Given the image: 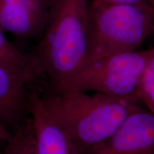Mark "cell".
Listing matches in <instances>:
<instances>
[{
  "label": "cell",
  "instance_id": "cell-1",
  "mask_svg": "<svg viewBox=\"0 0 154 154\" xmlns=\"http://www.w3.org/2000/svg\"><path fill=\"white\" fill-rule=\"evenodd\" d=\"M42 101L68 134L79 154H88L104 143L140 107L131 100L78 91L59 93Z\"/></svg>",
  "mask_w": 154,
  "mask_h": 154
},
{
  "label": "cell",
  "instance_id": "cell-2",
  "mask_svg": "<svg viewBox=\"0 0 154 154\" xmlns=\"http://www.w3.org/2000/svg\"><path fill=\"white\" fill-rule=\"evenodd\" d=\"M88 0H51L49 22L34 54L55 87L86 62L89 43Z\"/></svg>",
  "mask_w": 154,
  "mask_h": 154
},
{
  "label": "cell",
  "instance_id": "cell-3",
  "mask_svg": "<svg viewBox=\"0 0 154 154\" xmlns=\"http://www.w3.org/2000/svg\"><path fill=\"white\" fill-rule=\"evenodd\" d=\"M89 43L84 66L115 54L134 51L154 34V17L149 3L88 5Z\"/></svg>",
  "mask_w": 154,
  "mask_h": 154
},
{
  "label": "cell",
  "instance_id": "cell-4",
  "mask_svg": "<svg viewBox=\"0 0 154 154\" xmlns=\"http://www.w3.org/2000/svg\"><path fill=\"white\" fill-rule=\"evenodd\" d=\"M153 51V47L103 57L83 66L56 88L59 93L94 92L139 103L140 82Z\"/></svg>",
  "mask_w": 154,
  "mask_h": 154
},
{
  "label": "cell",
  "instance_id": "cell-5",
  "mask_svg": "<svg viewBox=\"0 0 154 154\" xmlns=\"http://www.w3.org/2000/svg\"><path fill=\"white\" fill-rule=\"evenodd\" d=\"M88 154H154V114L141 106Z\"/></svg>",
  "mask_w": 154,
  "mask_h": 154
},
{
  "label": "cell",
  "instance_id": "cell-6",
  "mask_svg": "<svg viewBox=\"0 0 154 154\" xmlns=\"http://www.w3.org/2000/svg\"><path fill=\"white\" fill-rule=\"evenodd\" d=\"M51 6V0H0V29L21 38H41Z\"/></svg>",
  "mask_w": 154,
  "mask_h": 154
},
{
  "label": "cell",
  "instance_id": "cell-7",
  "mask_svg": "<svg viewBox=\"0 0 154 154\" xmlns=\"http://www.w3.org/2000/svg\"><path fill=\"white\" fill-rule=\"evenodd\" d=\"M30 116L36 154H79L68 134L50 114L42 98L36 93L30 94Z\"/></svg>",
  "mask_w": 154,
  "mask_h": 154
},
{
  "label": "cell",
  "instance_id": "cell-8",
  "mask_svg": "<svg viewBox=\"0 0 154 154\" xmlns=\"http://www.w3.org/2000/svg\"><path fill=\"white\" fill-rule=\"evenodd\" d=\"M29 84L0 66V121L14 132L30 114ZM13 132V133H14Z\"/></svg>",
  "mask_w": 154,
  "mask_h": 154
},
{
  "label": "cell",
  "instance_id": "cell-9",
  "mask_svg": "<svg viewBox=\"0 0 154 154\" xmlns=\"http://www.w3.org/2000/svg\"><path fill=\"white\" fill-rule=\"evenodd\" d=\"M0 66L30 84L42 73L35 57L22 53L7 39L0 29Z\"/></svg>",
  "mask_w": 154,
  "mask_h": 154
},
{
  "label": "cell",
  "instance_id": "cell-10",
  "mask_svg": "<svg viewBox=\"0 0 154 154\" xmlns=\"http://www.w3.org/2000/svg\"><path fill=\"white\" fill-rule=\"evenodd\" d=\"M0 154H36L33 124L29 116L13 133L12 137Z\"/></svg>",
  "mask_w": 154,
  "mask_h": 154
},
{
  "label": "cell",
  "instance_id": "cell-11",
  "mask_svg": "<svg viewBox=\"0 0 154 154\" xmlns=\"http://www.w3.org/2000/svg\"><path fill=\"white\" fill-rule=\"evenodd\" d=\"M139 101L154 114V47L153 51L144 69L138 91Z\"/></svg>",
  "mask_w": 154,
  "mask_h": 154
},
{
  "label": "cell",
  "instance_id": "cell-12",
  "mask_svg": "<svg viewBox=\"0 0 154 154\" xmlns=\"http://www.w3.org/2000/svg\"><path fill=\"white\" fill-rule=\"evenodd\" d=\"M12 135L13 133H11L0 121V140L4 143H7L12 137Z\"/></svg>",
  "mask_w": 154,
  "mask_h": 154
},
{
  "label": "cell",
  "instance_id": "cell-13",
  "mask_svg": "<svg viewBox=\"0 0 154 154\" xmlns=\"http://www.w3.org/2000/svg\"><path fill=\"white\" fill-rule=\"evenodd\" d=\"M106 3L125 4V5H137V4L149 3V0H98Z\"/></svg>",
  "mask_w": 154,
  "mask_h": 154
},
{
  "label": "cell",
  "instance_id": "cell-14",
  "mask_svg": "<svg viewBox=\"0 0 154 154\" xmlns=\"http://www.w3.org/2000/svg\"><path fill=\"white\" fill-rule=\"evenodd\" d=\"M149 5H151L152 10H153V17H154V0H149Z\"/></svg>",
  "mask_w": 154,
  "mask_h": 154
},
{
  "label": "cell",
  "instance_id": "cell-15",
  "mask_svg": "<svg viewBox=\"0 0 154 154\" xmlns=\"http://www.w3.org/2000/svg\"><path fill=\"white\" fill-rule=\"evenodd\" d=\"M1 143H2V141H1V140H0V148H1ZM3 143H4V142H3Z\"/></svg>",
  "mask_w": 154,
  "mask_h": 154
}]
</instances>
